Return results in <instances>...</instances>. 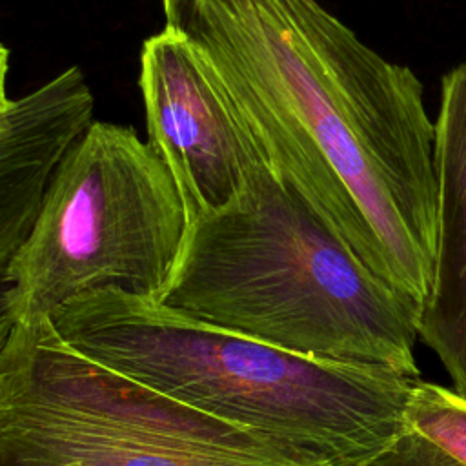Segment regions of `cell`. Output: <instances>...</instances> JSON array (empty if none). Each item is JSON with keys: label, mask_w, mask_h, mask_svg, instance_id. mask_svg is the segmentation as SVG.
Listing matches in <instances>:
<instances>
[{"label": "cell", "mask_w": 466, "mask_h": 466, "mask_svg": "<svg viewBox=\"0 0 466 466\" xmlns=\"http://www.w3.org/2000/svg\"><path fill=\"white\" fill-rule=\"evenodd\" d=\"M95 98L69 67L0 111V350L18 322L9 266L67 147L93 122Z\"/></svg>", "instance_id": "cell-7"}, {"label": "cell", "mask_w": 466, "mask_h": 466, "mask_svg": "<svg viewBox=\"0 0 466 466\" xmlns=\"http://www.w3.org/2000/svg\"><path fill=\"white\" fill-rule=\"evenodd\" d=\"M346 466H462L439 446L404 428L393 441Z\"/></svg>", "instance_id": "cell-10"}, {"label": "cell", "mask_w": 466, "mask_h": 466, "mask_svg": "<svg viewBox=\"0 0 466 466\" xmlns=\"http://www.w3.org/2000/svg\"><path fill=\"white\" fill-rule=\"evenodd\" d=\"M437 224L428 297L417 335L435 351L466 397V66L444 75L435 120Z\"/></svg>", "instance_id": "cell-8"}, {"label": "cell", "mask_w": 466, "mask_h": 466, "mask_svg": "<svg viewBox=\"0 0 466 466\" xmlns=\"http://www.w3.org/2000/svg\"><path fill=\"white\" fill-rule=\"evenodd\" d=\"M186 229L175 180L149 142L91 122L56 164L9 266L18 322L106 288L158 300Z\"/></svg>", "instance_id": "cell-5"}, {"label": "cell", "mask_w": 466, "mask_h": 466, "mask_svg": "<svg viewBox=\"0 0 466 466\" xmlns=\"http://www.w3.org/2000/svg\"><path fill=\"white\" fill-rule=\"evenodd\" d=\"M49 320L89 359L329 466L368 457L406 428L415 380L304 357L151 299L115 288L87 291Z\"/></svg>", "instance_id": "cell-3"}, {"label": "cell", "mask_w": 466, "mask_h": 466, "mask_svg": "<svg viewBox=\"0 0 466 466\" xmlns=\"http://www.w3.org/2000/svg\"><path fill=\"white\" fill-rule=\"evenodd\" d=\"M329 466L16 322L0 350V466Z\"/></svg>", "instance_id": "cell-4"}, {"label": "cell", "mask_w": 466, "mask_h": 466, "mask_svg": "<svg viewBox=\"0 0 466 466\" xmlns=\"http://www.w3.org/2000/svg\"><path fill=\"white\" fill-rule=\"evenodd\" d=\"M138 84L147 142L175 180L189 229L226 209L262 157L224 89L177 31L164 25L144 42Z\"/></svg>", "instance_id": "cell-6"}, {"label": "cell", "mask_w": 466, "mask_h": 466, "mask_svg": "<svg viewBox=\"0 0 466 466\" xmlns=\"http://www.w3.org/2000/svg\"><path fill=\"white\" fill-rule=\"evenodd\" d=\"M7 73H9V51L0 42V111L7 109L11 104V98L7 96Z\"/></svg>", "instance_id": "cell-11"}, {"label": "cell", "mask_w": 466, "mask_h": 466, "mask_svg": "<svg viewBox=\"0 0 466 466\" xmlns=\"http://www.w3.org/2000/svg\"><path fill=\"white\" fill-rule=\"evenodd\" d=\"M262 160L417 317L433 269L435 122L417 75L322 0H162Z\"/></svg>", "instance_id": "cell-1"}, {"label": "cell", "mask_w": 466, "mask_h": 466, "mask_svg": "<svg viewBox=\"0 0 466 466\" xmlns=\"http://www.w3.org/2000/svg\"><path fill=\"white\" fill-rule=\"evenodd\" d=\"M464 66H466V64H464Z\"/></svg>", "instance_id": "cell-13"}, {"label": "cell", "mask_w": 466, "mask_h": 466, "mask_svg": "<svg viewBox=\"0 0 466 466\" xmlns=\"http://www.w3.org/2000/svg\"><path fill=\"white\" fill-rule=\"evenodd\" d=\"M35 466H71V464H62V462H51V464H35Z\"/></svg>", "instance_id": "cell-12"}, {"label": "cell", "mask_w": 466, "mask_h": 466, "mask_svg": "<svg viewBox=\"0 0 466 466\" xmlns=\"http://www.w3.org/2000/svg\"><path fill=\"white\" fill-rule=\"evenodd\" d=\"M404 422L466 466V397L419 379L411 386Z\"/></svg>", "instance_id": "cell-9"}, {"label": "cell", "mask_w": 466, "mask_h": 466, "mask_svg": "<svg viewBox=\"0 0 466 466\" xmlns=\"http://www.w3.org/2000/svg\"><path fill=\"white\" fill-rule=\"evenodd\" d=\"M304 357L419 380L415 315L264 160L186 231L157 300Z\"/></svg>", "instance_id": "cell-2"}]
</instances>
